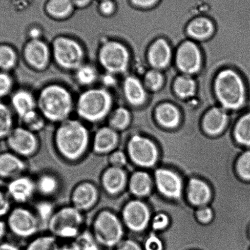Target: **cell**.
Wrapping results in <instances>:
<instances>
[{
  "mask_svg": "<svg viewBox=\"0 0 250 250\" xmlns=\"http://www.w3.org/2000/svg\"><path fill=\"white\" fill-rule=\"evenodd\" d=\"M89 229L103 249H115L123 240L122 220L110 208H103L97 212Z\"/></svg>",
  "mask_w": 250,
  "mask_h": 250,
  "instance_id": "cell-5",
  "label": "cell"
},
{
  "mask_svg": "<svg viewBox=\"0 0 250 250\" xmlns=\"http://www.w3.org/2000/svg\"><path fill=\"white\" fill-rule=\"evenodd\" d=\"M8 234L5 220L0 219V244L5 240L7 234Z\"/></svg>",
  "mask_w": 250,
  "mask_h": 250,
  "instance_id": "cell-54",
  "label": "cell"
},
{
  "mask_svg": "<svg viewBox=\"0 0 250 250\" xmlns=\"http://www.w3.org/2000/svg\"><path fill=\"white\" fill-rule=\"evenodd\" d=\"M101 195L100 187L93 181H83L73 188L70 195V205L86 214L98 205Z\"/></svg>",
  "mask_w": 250,
  "mask_h": 250,
  "instance_id": "cell-11",
  "label": "cell"
},
{
  "mask_svg": "<svg viewBox=\"0 0 250 250\" xmlns=\"http://www.w3.org/2000/svg\"><path fill=\"white\" fill-rule=\"evenodd\" d=\"M13 85V79L9 72L0 71V101L11 93Z\"/></svg>",
  "mask_w": 250,
  "mask_h": 250,
  "instance_id": "cell-42",
  "label": "cell"
},
{
  "mask_svg": "<svg viewBox=\"0 0 250 250\" xmlns=\"http://www.w3.org/2000/svg\"><path fill=\"white\" fill-rule=\"evenodd\" d=\"M161 240L154 235H150L145 243L146 250H162Z\"/></svg>",
  "mask_w": 250,
  "mask_h": 250,
  "instance_id": "cell-47",
  "label": "cell"
},
{
  "mask_svg": "<svg viewBox=\"0 0 250 250\" xmlns=\"http://www.w3.org/2000/svg\"><path fill=\"white\" fill-rule=\"evenodd\" d=\"M109 166L124 168L127 164V156L122 150L116 149L107 156Z\"/></svg>",
  "mask_w": 250,
  "mask_h": 250,
  "instance_id": "cell-43",
  "label": "cell"
},
{
  "mask_svg": "<svg viewBox=\"0 0 250 250\" xmlns=\"http://www.w3.org/2000/svg\"><path fill=\"white\" fill-rule=\"evenodd\" d=\"M4 220L8 233L19 240L29 241L43 230L35 211L28 206H13Z\"/></svg>",
  "mask_w": 250,
  "mask_h": 250,
  "instance_id": "cell-7",
  "label": "cell"
},
{
  "mask_svg": "<svg viewBox=\"0 0 250 250\" xmlns=\"http://www.w3.org/2000/svg\"><path fill=\"white\" fill-rule=\"evenodd\" d=\"M108 125L118 132L125 130L129 125L131 116L129 111L124 106L113 109L107 118Z\"/></svg>",
  "mask_w": 250,
  "mask_h": 250,
  "instance_id": "cell-30",
  "label": "cell"
},
{
  "mask_svg": "<svg viewBox=\"0 0 250 250\" xmlns=\"http://www.w3.org/2000/svg\"><path fill=\"white\" fill-rule=\"evenodd\" d=\"M75 78L80 85L91 88L99 79L98 71L93 65L84 63L75 70Z\"/></svg>",
  "mask_w": 250,
  "mask_h": 250,
  "instance_id": "cell-33",
  "label": "cell"
},
{
  "mask_svg": "<svg viewBox=\"0 0 250 250\" xmlns=\"http://www.w3.org/2000/svg\"><path fill=\"white\" fill-rule=\"evenodd\" d=\"M156 118L160 125L164 127L172 128L178 125L180 114L174 105L170 104H164L157 108Z\"/></svg>",
  "mask_w": 250,
  "mask_h": 250,
  "instance_id": "cell-27",
  "label": "cell"
},
{
  "mask_svg": "<svg viewBox=\"0 0 250 250\" xmlns=\"http://www.w3.org/2000/svg\"><path fill=\"white\" fill-rule=\"evenodd\" d=\"M74 5L82 8L90 3L91 0H71Z\"/></svg>",
  "mask_w": 250,
  "mask_h": 250,
  "instance_id": "cell-57",
  "label": "cell"
},
{
  "mask_svg": "<svg viewBox=\"0 0 250 250\" xmlns=\"http://www.w3.org/2000/svg\"><path fill=\"white\" fill-rule=\"evenodd\" d=\"M198 219L203 223H208L212 219V212L210 208L204 207L199 209L197 212Z\"/></svg>",
  "mask_w": 250,
  "mask_h": 250,
  "instance_id": "cell-51",
  "label": "cell"
},
{
  "mask_svg": "<svg viewBox=\"0 0 250 250\" xmlns=\"http://www.w3.org/2000/svg\"><path fill=\"white\" fill-rule=\"evenodd\" d=\"M98 59L106 73L116 75L127 70L130 55L123 43L116 40H108L99 47Z\"/></svg>",
  "mask_w": 250,
  "mask_h": 250,
  "instance_id": "cell-9",
  "label": "cell"
},
{
  "mask_svg": "<svg viewBox=\"0 0 250 250\" xmlns=\"http://www.w3.org/2000/svg\"><path fill=\"white\" fill-rule=\"evenodd\" d=\"M63 242H64V244H62L60 243L58 250H80L74 240Z\"/></svg>",
  "mask_w": 250,
  "mask_h": 250,
  "instance_id": "cell-53",
  "label": "cell"
},
{
  "mask_svg": "<svg viewBox=\"0 0 250 250\" xmlns=\"http://www.w3.org/2000/svg\"><path fill=\"white\" fill-rule=\"evenodd\" d=\"M21 121L22 123L21 126L36 133L44 128L47 121L38 110L29 114Z\"/></svg>",
  "mask_w": 250,
  "mask_h": 250,
  "instance_id": "cell-40",
  "label": "cell"
},
{
  "mask_svg": "<svg viewBox=\"0 0 250 250\" xmlns=\"http://www.w3.org/2000/svg\"><path fill=\"white\" fill-rule=\"evenodd\" d=\"M215 90L223 107L237 110L244 105L246 100L244 82L239 74L233 70L226 69L218 74Z\"/></svg>",
  "mask_w": 250,
  "mask_h": 250,
  "instance_id": "cell-6",
  "label": "cell"
},
{
  "mask_svg": "<svg viewBox=\"0 0 250 250\" xmlns=\"http://www.w3.org/2000/svg\"><path fill=\"white\" fill-rule=\"evenodd\" d=\"M179 69L187 74H192L200 69L201 57L200 50L195 43L186 42L179 48L176 57Z\"/></svg>",
  "mask_w": 250,
  "mask_h": 250,
  "instance_id": "cell-20",
  "label": "cell"
},
{
  "mask_svg": "<svg viewBox=\"0 0 250 250\" xmlns=\"http://www.w3.org/2000/svg\"><path fill=\"white\" fill-rule=\"evenodd\" d=\"M5 190L12 203L28 206L37 196L35 177L26 173L13 179L7 183Z\"/></svg>",
  "mask_w": 250,
  "mask_h": 250,
  "instance_id": "cell-12",
  "label": "cell"
},
{
  "mask_svg": "<svg viewBox=\"0 0 250 250\" xmlns=\"http://www.w3.org/2000/svg\"><path fill=\"white\" fill-rule=\"evenodd\" d=\"M127 149L130 159L139 166L149 167L152 166L156 161V147L146 138L133 136L128 142Z\"/></svg>",
  "mask_w": 250,
  "mask_h": 250,
  "instance_id": "cell-13",
  "label": "cell"
},
{
  "mask_svg": "<svg viewBox=\"0 0 250 250\" xmlns=\"http://www.w3.org/2000/svg\"><path fill=\"white\" fill-rule=\"evenodd\" d=\"M115 75L106 73L101 78L102 82L104 85V88L107 89L115 85L116 83V79H115Z\"/></svg>",
  "mask_w": 250,
  "mask_h": 250,
  "instance_id": "cell-52",
  "label": "cell"
},
{
  "mask_svg": "<svg viewBox=\"0 0 250 250\" xmlns=\"http://www.w3.org/2000/svg\"><path fill=\"white\" fill-rule=\"evenodd\" d=\"M155 179L158 188L165 196L172 198L180 197L181 181L175 173L167 169H158L155 172Z\"/></svg>",
  "mask_w": 250,
  "mask_h": 250,
  "instance_id": "cell-21",
  "label": "cell"
},
{
  "mask_svg": "<svg viewBox=\"0 0 250 250\" xmlns=\"http://www.w3.org/2000/svg\"><path fill=\"white\" fill-rule=\"evenodd\" d=\"M113 97L104 87H91L82 92L75 103L77 115L84 122L98 124L107 120L113 109Z\"/></svg>",
  "mask_w": 250,
  "mask_h": 250,
  "instance_id": "cell-3",
  "label": "cell"
},
{
  "mask_svg": "<svg viewBox=\"0 0 250 250\" xmlns=\"http://www.w3.org/2000/svg\"><path fill=\"white\" fill-rule=\"evenodd\" d=\"M237 168L240 177L250 181V150L243 153L238 160Z\"/></svg>",
  "mask_w": 250,
  "mask_h": 250,
  "instance_id": "cell-41",
  "label": "cell"
},
{
  "mask_svg": "<svg viewBox=\"0 0 250 250\" xmlns=\"http://www.w3.org/2000/svg\"><path fill=\"white\" fill-rule=\"evenodd\" d=\"M115 250H142L139 245L132 240L123 239L115 248Z\"/></svg>",
  "mask_w": 250,
  "mask_h": 250,
  "instance_id": "cell-49",
  "label": "cell"
},
{
  "mask_svg": "<svg viewBox=\"0 0 250 250\" xmlns=\"http://www.w3.org/2000/svg\"><path fill=\"white\" fill-rule=\"evenodd\" d=\"M188 193L191 202L195 205H205L210 197V189L207 184L196 179L190 181Z\"/></svg>",
  "mask_w": 250,
  "mask_h": 250,
  "instance_id": "cell-26",
  "label": "cell"
},
{
  "mask_svg": "<svg viewBox=\"0 0 250 250\" xmlns=\"http://www.w3.org/2000/svg\"><path fill=\"white\" fill-rule=\"evenodd\" d=\"M119 132L108 125L99 128L92 136L91 151L98 156H106L118 149Z\"/></svg>",
  "mask_w": 250,
  "mask_h": 250,
  "instance_id": "cell-16",
  "label": "cell"
},
{
  "mask_svg": "<svg viewBox=\"0 0 250 250\" xmlns=\"http://www.w3.org/2000/svg\"><path fill=\"white\" fill-rule=\"evenodd\" d=\"M235 135L240 144L250 147V111L238 121L235 126Z\"/></svg>",
  "mask_w": 250,
  "mask_h": 250,
  "instance_id": "cell-37",
  "label": "cell"
},
{
  "mask_svg": "<svg viewBox=\"0 0 250 250\" xmlns=\"http://www.w3.org/2000/svg\"><path fill=\"white\" fill-rule=\"evenodd\" d=\"M145 82L146 85L152 90H157L162 86L163 77L156 70H151L146 74Z\"/></svg>",
  "mask_w": 250,
  "mask_h": 250,
  "instance_id": "cell-44",
  "label": "cell"
},
{
  "mask_svg": "<svg viewBox=\"0 0 250 250\" xmlns=\"http://www.w3.org/2000/svg\"><path fill=\"white\" fill-rule=\"evenodd\" d=\"M121 218L124 225L128 229L140 231L146 227L149 218V210L141 201H130L123 208Z\"/></svg>",
  "mask_w": 250,
  "mask_h": 250,
  "instance_id": "cell-17",
  "label": "cell"
},
{
  "mask_svg": "<svg viewBox=\"0 0 250 250\" xmlns=\"http://www.w3.org/2000/svg\"><path fill=\"white\" fill-rule=\"evenodd\" d=\"M14 127L13 111L0 101V142L5 140Z\"/></svg>",
  "mask_w": 250,
  "mask_h": 250,
  "instance_id": "cell-35",
  "label": "cell"
},
{
  "mask_svg": "<svg viewBox=\"0 0 250 250\" xmlns=\"http://www.w3.org/2000/svg\"><path fill=\"white\" fill-rule=\"evenodd\" d=\"M8 150L26 160L40 151L41 142L37 133L23 126H17L4 140Z\"/></svg>",
  "mask_w": 250,
  "mask_h": 250,
  "instance_id": "cell-10",
  "label": "cell"
},
{
  "mask_svg": "<svg viewBox=\"0 0 250 250\" xmlns=\"http://www.w3.org/2000/svg\"><path fill=\"white\" fill-rule=\"evenodd\" d=\"M31 208L40 220L43 229L47 230L48 223L57 209L53 200L41 198V200L36 201Z\"/></svg>",
  "mask_w": 250,
  "mask_h": 250,
  "instance_id": "cell-34",
  "label": "cell"
},
{
  "mask_svg": "<svg viewBox=\"0 0 250 250\" xmlns=\"http://www.w3.org/2000/svg\"><path fill=\"white\" fill-rule=\"evenodd\" d=\"M13 207V203L7 195L5 189L0 188V219H5Z\"/></svg>",
  "mask_w": 250,
  "mask_h": 250,
  "instance_id": "cell-45",
  "label": "cell"
},
{
  "mask_svg": "<svg viewBox=\"0 0 250 250\" xmlns=\"http://www.w3.org/2000/svg\"><path fill=\"white\" fill-rule=\"evenodd\" d=\"M174 90L181 98H188L194 95L196 90L195 81L188 75H183L176 79Z\"/></svg>",
  "mask_w": 250,
  "mask_h": 250,
  "instance_id": "cell-39",
  "label": "cell"
},
{
  "mask_svg": "<svg viewBox=\"0 0 250 250\" xmlns=\"http://www.w3.org/2000/svg\"><path fill=\"white\" fill-rule=\"evenodd\" d=\"M213 31L212 21L205 18H196L191 21L188 28V35L199 40L209 37Z\"/></svg>",
  "mask_w": 250,
  "mask_h": 250,
  "instance_id": "cell-29",
  "label": "cell"
},
{
  "mask_svg": "<svg viewBox=\"0 0 250 250\" xmlns=\"http://www.w3.org/2000/svg\"><path fill=\"white\" fill-rule=\"evenodd\" d=\"M61 241L49 233H41L29 240L23 250H58Z\"/></svg>",
  "mask_w": 250,
  "mask_h": 250,
  "instance_id": "cell-28",
  "label": "cell"
},
{
  "mask_svg": "<svg viewBox=\"0 0 250 250\" xmlns=\"http://www.w3.org/2000/svg\"><path fill=\"white\" fill-rule=\"evenodd\" d=\"M0 250H21L18 245L12 242L6 241L0 244Z\"/></svg>",
  "mask_w": 250,
  "mask_h": 250,
  "instance_id": "cell-55",
  "label": "cell"
},
{
  "mask_svg": "<svg viewBox=\"0 0 250 250\" xmlns=\"http://www.w3.org/2000/svg\"><path fill=\"white\" fill-rule=\"evenodd\" d=\"M80 250H102L103 248L89 228H86L74 240Z\"/></svg>",
  "mask_w": 250,
  "mask_h": 250,
  "instance_id": "cell-38",
  "label": "cell"
},
{
  "mask_svg": "<svg viewBox=\"0 0 250 250\" xmlns=\"http://www.w3.org/2000/svg\"></svg>",
  "mask_w": 250,
  "mask_h": 250,
  "instance_id": "cell-58",
  "label": "cell"
},
{
  "mask_svg": "<svg viewBox=\"0 0 250 250\" xmlns=\"http://www.w3.org/2000/svg\"><path fill=\"white\" fill-rule=\"evenodd\" d=\"M99 9L103 15L111 16L115 11V5L111 0H103Z\"/></svg>",
  "mask_w": 250,
  "mask_h": 250,
  "instance_id": "cell-48",
  "label": "cell"
},
{
  "mask_svg": "<svg viewBox=\"0 0 250 250\" xmlns=\"http://www.w3.org/2000/svg\"><path fill=\"white\" fill-rule=\"evenodd\" d=\"M0 152H1V150H0Z\"/></svg>",
  "mask_w": 250,
  "mask_h": 250,
  "instance_id": "cell-59",
  "label": "cell"
},
{
  "mask_svg": "<svg viewBox=\"0 0 250 250\" xmlns=\"http://www.w3.org/2000/svg\"><path fill=\"white\" fill-rule=\"evenodd\" d=\"M123 91L126 101L133 106L142 105L146 101V92L137 77L128 76L124 80Z\"/></svg>",
  "mask_w": 250,
  "mask_h": 250,
  "instance_id": "cell-23",
  "label": "cell"
},
{
  "mask_svg": "<svg viewBox=\"0 0 250 250\" xmlns=\"http://www.w3.org/2000/svg\"><path fill=\"white\" fill-rule=\"evenodd\" d=\"M29 37L30 40H38L41 39V36L42 35V33L40 28L38 27H33L31 28L29 31Z\"/></svg>",
  "mask_w": 250,
  "mask_h": 250,
  "instance_id": "cell-56",
  "label": "cell"
},
{
  "mask_svg": "<svg viewBox=\"0 0 250 250\" xmlns=\"http://www.w3.org/2000/svg\"><path fill=\"white\" fill-rule=\"evenodd\" d=\"M28 169L26 159L9 150L0 152V180L8 183L27 173Z\"/></svg>",
  "mask_w": 250,
  "mask_h": 250,
  "instance_id": "cell-15",
  "label": "cell"
},
{
  "mask_svg": "<svg viewBox=\"0 0 250 250\" xmlns=\"http://www.w3.org/2000/svg\"><path fill=\"white\" fill-rule=\"evenodd\" d=\"M227 121L226 111L223 108H213L208 111L204 118V127L209 134H217L225 127Z\"/></svg>",
  "mask_w": 250,
  "mask_h": 250,
  "instance_id": "cell-25",
  "label": "cell"
},
{
  "mask_svg": "<svg viewBox=\"0 0 250 250\" xmlns=\"http://www.w3.org/2000/svg\"><path fill=\"white\" fill-rule=\"evenodd\" d=\"M23 56L26 64L32 69L41 71L49 65L52 50L41 39L30 40L25 43Z\"/></svg>",
  "mask_w": 250,
  "mask_h": 250,
  "instance_id": "cell-14",
  "label": "cell"
},
{
  "mask_svg": "<svg viewBox=\"0 0 250 250\" xmlns=\"http://www.w3.org/2000/svg\"><path fill=\"white\" fill-rule=\"evenodd\" d=\"M18 57L15 49L11 45L0 44V71L9 72L14 69Z\"/></svg>",
  "mask_w": 250,
  "mask_h": 250,
  "instance_id": "cell-36",
  "label": "cell"
},
{
  "mask_svg": "<svg viewBox=\"0 0 250 250\" xmlns=\"http://www.w3.org/2000/svg\"><path fill=\"white\" fill-rule=\"evenodd\" d=\"M168 223V218L165 214H159L153 221V228L155 229H164Z\"/></svg>",
  "mask_w": 250,
  "mask_h": 250,
  "instance_id": "cell-50",
  "label": "cell"
},
{
  "mask_svg": "<svg viewBox=\"0 0 250 250\" xmlns=\"http://www.w3.org/2000/svg\"><path fill=\"white\" fill-rule=\"evenodd\" d=\"M11 104L14 113L21 120L38 110L37 99L27 89H21L14 92L11 96Z\"/></svg>",
  "mask_w": 250,
  "mask_h": 250,
  "instance_id": "cell-22",
  "label": "cell"
},
{
  "mask_svg": "<svg viewBox=\"0 0 250 250\" xmlns=\"http://www.w3.org/2000/svg\"><path fill=\"white\" fill-rule=\"evenodd\" d=\"M35 179L37 196H40L41 198L53 200L62 191V181L54 171L41 172Z\"/></svg>",
  "mask_w": 250,
  "mask_h": 250,
  "instance_id": "cell-19",
  "label": "cell"
},
{
  "mask_svg": "<svg viewBox=\"0 0 250 250\" xmlns=\"http://www.w3.org/2000/svg\"><path fill=\"white\" fill-rule=\"evenodd\" d=\"M171 56V48L168 43L160 39L153 43L149 51L148 58L153 67L163 69L169 64Z\"/></svg>",
  "mask_w": 250,
  "mask_h": 250,
  "instance_id": "cell-24",
  "label": "cell"
},
{
  "mask_svg": "<svg viewBox=\"0 0 250 250\" xmlns=\"http://www.w3.org/2000/svg\"><path fill=\"white\" fill-rule=\"evenodd\" d=\"M127 184V177L124 168L108 166L102 172L100 188L106 195L116 197L125 190Z\"/></svg>",
  "mask_w": 250,
  "mask_h": 250,
  "instance_id": "cell-18",
  "label": "cell"
},
{
  "mask_svg": "<svg viewBox=\"0 0 250 250\" xmlns=\"http://www.w3.org/2000/svg\"><path fill=\"white\" fill-rule=\"evenodd\" d=\"M128 187L133 195L143 196L149 193L151 181L147 174L143 172H137L131 176L128 181Z\"/></svg>",
  "mask_w": 250,
  "mask_h": 250,
  "instance_id": "cell-32",
  "label": "cell"
},
{
  "mask_svg": "<svg viewBox=\"0 0 250 250\" xmlns=\"http://www.w3.org/2000/svg\"><path fill=\"white\" fill-rule=\"evenodd\" d=\"M36 99L38 110L45 120L58 125L70 118L75 108L71 92L58 83L43 87Z\"/></svg>",
  "mask_w": 250,
  "mask_h": 250,
  "instance_id": "cell-2",
  "label": "cell"
},
{
  "mask_svg": "<svg viewBox=\"0 0 250 250\" xmlns=\"http://www.w3.org/2000/svg\"><path fill=\"white\" fill-rule=\"evenodd\" d=\"M51 50L56 64L63 70L75 72L84 63V48L79 41L69 36L55 38Z\"/></svg>",
  "mask_w": 250,
  "mask_h": 250,
  "instance_id": "cell-8",
  "label": "cell"
},
{
  "mask_svg": "<svg viewBox=\"0 0 250 250\" xmlns=\"http://www.w3.org/2000/svg\"><path fill=\"white\" fill-rule=\"evenodd\" d=\"M92 136L82 121L69 118L58 124L53 137L58 157L69 164L82 162L91 151Z\"/></svg>",
  "mask_w": 250,
  "mask_h": 250,
  "instance_id": "cell-1",
  "label": "cell"
},
{
  "mask_svg": "<svg viewBox=\"0 0 250 250\" xmlns=\"http://www.w3.org/2000/svg\"><path fill=\"white\" fill-rule=\"evenodd\" d=\"M74 6L71 0H50L46 10L52 18L63 20L72 14Z\"/></svg>",
  "mask_w": 250,
  "mask_h": 250,
  "instance_id": "cell-31",
  "label": "cell"
},
{
  "mask_svg": "<svg viewBox=\"0 0 250 250\" xmlns=\"http://www.w3.org/2000/svg\"><path fill=\"white\" fill-rule=\"evenodd\" d=\"M133 6L142 9H148L159 5L161 0H130Z\"/></svg>",
  "mask_w": 250,
  "mask_h": 250,
  "instance_id": "cell-46",
  "label": "cell"
},
{
  "mask_svg": "<svg viewBox=\"0 0 250 250\" xmlns=\"http://www.w3.org/2000/svg\"><path fill=\"white\" fill-rule=\"evenodd\" d=\"M85 213L72 205L57 208L47 227V232L60 241L74 240L86 227Z\"/></svg>",
  "mask_w": 250,
  "mask_h": 250,
  "instance_id": "cell-4",
  "label": "cell"
}]
</instances>
